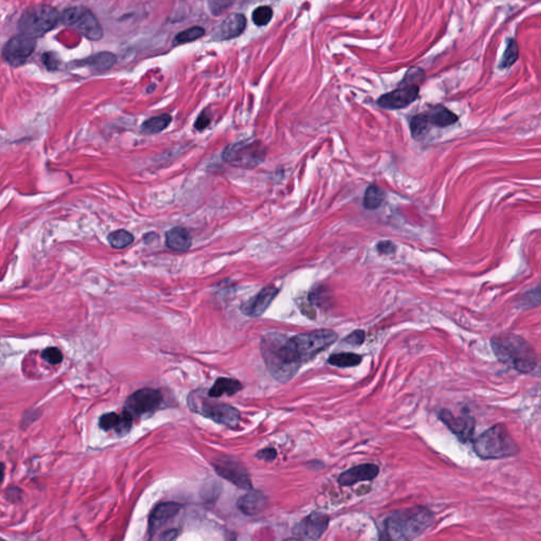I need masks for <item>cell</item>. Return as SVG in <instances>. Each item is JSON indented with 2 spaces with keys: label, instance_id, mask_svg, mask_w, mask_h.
Segmentation results:
<instances>
[{
  "label": "cell",
  "instance_id": "cell-1",
  "mask_svg": "<svg viewBox=\"0 0 541 541\" xmlns=\"http://www.w3.org/2000/svg\"><path fill=\"white\" fill-rule=\"evenodd\" d=\"M261 354L270 375L280 382H287L302 364L291 338L270 332L261 339Z\"/></svg>",
  "mask_w": 541,
  "mask_h": 541
},
{
  "label": "cell",
  "instance_id": "cell-2",
  "mask_svg": "<svg viewBox=\"0 0 541 541\" xmlns=\"http://www.w3.org/2000/svg\"><path fill=\"white\" fill-rule=\"evenodd\" d=\"M496 358L502 364L520 373L533 372L538 367V355L533 346L518 334H498L491 338Z\"/></svg>",
  "mask_w": 541,
  "mask_h": 541
},
{
  "label": "cell",
  "instance_id": "cell-3",
  "mask_svg": "<svg viewBox=\"0 0 541 541\" xmlns=\"http://www.w3.org/2000/svg\"><path fill=\"white\" fill-rule=\"evenodd\" d=\"M433 513L424 506L406 508L390 515L384 523V537L390 540H412L431 529Z\"/></svg>",
  "mask_w": 541,
  "mask_h": 541
},
{
  "label": "cell",
  "instance_id": "cell-4",
  "mask_svg": "<svg viewBox=\"0 0 541 541\" xmlns=\"http://www.w3.org/2000/svg\"><path fill=\"white\" fill-rule=\"evenodd\" d=\"M473 446L474 454L482 460L512 458L520 452V448L503 424L494 425L474 438Z\"/></svg>",
  "mask_w": 541,
  "mask_h": 541
},
{
  "label": "cell",
  "instance_id": "cell-5",
  "mask_svg": "<svg viewBox=\"0 0 541 541\" xmlns=\"http://www.w3.org/2000/svg\"><path fill=\"white\" fill-rule=\"evenodd\" d=\"M61 16L48 4H36L25 8L18 21L19 31L32 38H40L55 29Z\"/></svg>",
  "mask_w": 541,
  "mask_h": 541
},
{
  "label": "cell",
  "instance_id": "cell-6",
  "mask_svg": "<svg viewBox=\"0 0 541 541\" xmlns=\"http://www.w3.org/2000/svg\"><path fill=\"white\" fill-rule=\"evenodd\" d=\"M267 156V148L258 139H244L229 144L222 152L225 163L239 169H252L261 165Z\"/></svg>",
  "mask_w": 541,
  "mask_h": 541
},
{
  "label": "cell",
  "instance_id": "cell-7",
  "mask_svg": "<svg viewBox=\"0 0 541 541\" xmlns=\"http://www.w3.org/2000/svg\"><path fill=\"white\" fill-rule=\"evenodd\" d=\"M188 407L193 412L210 418L218 424L229 428H236L240 422V414L233 406L212 403L199 396V392H194L188 399Z\"/></svg>",
  "mask_w": 541,
  "mask_h": 541
},
{
  "label": "cell",
  "instance_id": "cell-8",
  "mask_svg": "<svg viewBox=\"0 0 541 541\" xmlns=\"http://www.w3.org/2000/svg\"><path fill=\"white\" fill-rule=\"evenodd\" d=\"M338 334L332 330H315L291 338L302 363L307 362L336 343Z\"/></svg>",
  "mask_w": 541,
  "mask_h": 541
},
{
  "label": "cell",
  "instance_id": "cell-9",
  "mask_svg": "<svg viewBox=\"0 0 541 541\" xmlns=\"http://www.w3.org/2000/svg\"><path fill=\"white\" fill-rule=\"evenodd\" d=\"M61 21L66 27L73 28L90 40H100L103 38V29L96 15L83 6L70 8L64 11Z\"/></svg>",
  "mask_w": 541,
  "mask_h": 541
},
{
  "label": "cell",
  "instance_id": "cell-10",
  "mask_svg": "<svg viewBox=\"0 0 541 541\" xmlns=\"http://www.w3.org/2000/svg\"><path fill=\"white\" fill-rule=\"evenodd\" d=\"M162 402L163 397L160 390L144 388L134 392L126 400L123 410L132 414V418H137L144 414H154L160 409Z\"/></svg>",
  "mask_w": 541,
  "mask_h": 541
},
{
  "label": "cell",
  "instance_id": "cell-11",
  "mask_svg": "<svg viewBox=\"0 0 541 541\" xmlns=\"http://www.w3.org/2000/svg\"><path fill=\"white\" fill-rule=\"evenodd\" d=\"M35 47V38L21 33L6 42L2 50V57L8 65L19 67L31 57Z\"/></svg>",
  "mask_w": 541,
  "mask_h": 541
},
{
  "label": "cell",
  "instance_id": "cell-12",
  "mask_svg": "<svg viewBox=\"0 0 541 541\" xmlns=\"http://www.w3.org/2000/svg\"><path fill=\"white\" fill-rule=\"evenodd\" d=\"M439 418L446 427L458 438L462 443L474 440L476 420L472 414L463 412L460 416H455L448 409H442L439 412Z\"/></svg>",
  "mask_w": 541,
  "mask_h": 541
},
{
  "label": "cell",
  "instance_id": "cell-13",
  "mask_svg": "<svg viewBox=\"0 0 541 541\" xmlns=\"http://www.w3.org/2000/svg\"><path fill=\"white\" fill-rule=\"evenodd\" d=\"M328 525L329 517L327 515L312 513L293 528V535L298 540H317L325 533Z\"/></svg>",
  "mask_w": 541,
  "mask_h": 541
},
{
  "label": "cell",
  "instance_id": "cell-14",
  "mask_svg": "<svg viewBox=\"0 0 541 541\" xmlns=\"http://www.w3.org/2000/svg\"><path fill=\"white\" fill-rule=\"evenodd\" d=\"M418 92L420 87L418 85H405L382 96L377 101V105L390 110L405 108L418 98Z\"/></svg>",
  "mask_w": 541,
  "mask_h": 541
},
{
  "label": "cell",
  "instance_id": "cell-15",
  "mask_svg": "<svg viewBox=\"0 0 541 541\" xmlns=\"http://www.w3.org/2000/svg\"><path fill=\"white\" fill-rule=\"evenodd\" d=\"M215 471L225 480L244 489H252L250 476L244 467L233 460H221L214 465Z\"/></svg>",
  "mask_w": 541,
  "mask_h": 541
},
{
  "label": "cell",
  "instance_id": "cell-16",
  "mask_svg": "<svg viewBox=\"0 0 541 541\" xmlns=\"http://www.w3.org/2000/svg\"><path fill=\"white\" fill-rule=\"evenodd\" d=\"M181 510V506L177 502H163L159 504L152 511L148 523V532L149 537L152 538L154 534L169 521L173 520L178 513Z\"/></svg>",
  "mask_w": 541,
  "mask_h": 541
},
{
  "label": "cell",
  "instance_id": "cell-17",
  "mask_svg": "<svg viewBox=\"0 0 541 541\" xmlns=\"http://www.w3.org/2000/svg\"><path fill=\"white\" fill-rule=\"evenodd\" d=\"M277 294H278V289L277 287H273V285L265 287L255 297H253L252 300L244 302L240 310L246 317H261L269 308L270 304H272Z\"/></svg>",
  "mask_w": 541,
  "mask_h": 541
},
{
  "label": "cell",
  "instance_id": "cell-18",
  "mask_svg": "<svg viewBox=\"0 0 541 541\" xmlns=\"http://www.w3.org/2000/svg\"><path fill=\"white\" fill-rule=\"evenodd\" d=\"M134 420L132 414L123 410L122 414L108 412V414H103L98 420V425L103 431H113L117 435H123L130 433Z\"/></svg>",
  "mask_w": 541,
  "mask_h": 541
},
{
  "label": "cell",
  "instance_id": "cell-19",
  "mask_svg": "<svg viewBox=\"0 0 541 541\" xmlns=\"http://www.w3.org/2000/svg\"><path fill=\"white\" fill-rule=\"evenodd\" d=\"M246 19L242 14H232L219 25L212 34V40L217 42L237 38L246 29Z\"/></svg>",
  "mask_w": 541,
  "mask_h": 541
},
{
  "label": "cell",
  "instance_id": "cell-20",
  "mask_svg": "<svg viewBox=\"0 0 541 541\" xmlns=\"http://www.w3.org/2000/svg\"><path fill=\"white\" fill-rule=\"evenodd\" d=\"M379 467L375 465H363L343 472L338 477L339 484L350 486L360 481L373 480L379 474Z\"/></svg>",
  "mask_w": 541,
  "mask_h": 541
},
{
  "label": "cell",
  "instance_id": "cell-21",
  "mask_svg": "<svg viewBox=\"0 0 541 541\" xmlns=\"http://www.w3.org/2000/svg\"><path fill=\"white\" fill-rule=\"evenodd\" d=\"M165 244L167 248L175 252H188L192 248V235L186 227H175L165 234Z\"/></svg>",
  "mask_w": 541,
  "mask_h": 541
},
{
  "label": "cell",
  "instance_id": "cell-22",
  "mask_svg": "<svg viewBox=\"0 0 541 541\" xmlns=\"http://www.w3.org/2000/svg\"><path fill=\"white\" fill-rule=\"evenodd\" d=\"M268 500L261 491H249L237 502L238 508L248 516H255L267 508Z\"/></svg>",
  "mask_w": 541,
  "mask_h": 541
},
{
  "label": "cell",
  "instance_id": "cell-23",
  "mask_svg": "<svg viewBox=\"0 0 541 541\" xmlns=\"http://www.w3.org/2000/svg\"><path fill=\"white\" fill-rule=\"evenodd\" d=\"M431 126L435 127L445 128L448 126L454 125L458 122L459 118L456 113L450 111L446 107L442 105L431 107V110L427 113Z\"/></svg>",
  "mask_w": 541,
  "mask_h": 541
},
{
  "label": "cell",
  "instance_id": "cell-24",
  "mask_svg": "<svg viewBox=\"0 0 541 541\" xmlns=\"http://www.w3.org/2000/svg\"><path fill=\"white\" fill-rule=\"evenodd\" d=\"M242 389V384L237 380L229 377H220L215 382L214 385L208 390L210 398H220L223 394L233 396Z\"/></svg>",
  "mask_w": 541,
  "mask_h": 541
},
{
  "label": "cell",
  "instance_id": "cell-25",
  "mask_svg": "<svg viewBox=\"0 0 541 541\" xmlns=\"http://www.w3.org/2000/svg\"><path fill=\"white\" fill-rule=\"evenodd\" d=\"M171 115L169 113H164V115H156V117L150 118V119L146 120L141 126L142 134L152 135L160 134L163 130H166L169 127V124L171 123Z\"/></svg>",
  "mask_w": 541,
  "mask_h": 541
},
{
  "label": "cell",
  "instance_id": "cell-26",
  "mask_svg": "<svg viewBox=\"0 0 541 541\" xmlns=\"http://www.w3.org/2000/svg\"><path fill=\"white\" fill-rule=\"evenodd\" d=\"M540 306H541V283L521 294L516 300V308L519 310H530Z\"/></svg>",
  "mask_w": 541,
  "mask_h": 541
},
{
  "label": "cell",
  "instance_id": "cell-27",
  "mask_svg": "<svg viewBox=\"0 0 541 541\" xmlns=\"http://www.w3.org/2000/svg\"><path fill=\"white\" fill-rule=\"evenodd\" d=\"M115 61H117V59H115L113 53L102 52L93 55V57H90L89 59H85V61L81 62L79 64L88 66V67L94 69V70L105 71L113 67L115 64Z\"/></svg>",
  "mask_w": 541,
  "mask_h": 541
},
{
  "label": "cell",
  "instance_id": "cell-28",
  "mask_svg": "<svg viewBox=\"0 0 541 541\" xmlns=\"http://www.w3.org/2000/svg\"><path fill=\"white\" fill-rule=\"evenodd\" d=\"M107 240H108L109 244H110L113 249L122 250V249L128 248V246H132V244H134L135 236L132 235L130 232L121 229L111 232V233L107 236Z\"/></svg>",
  "mask_w": 541,
  "mask_h": 541
},
{
  "label": "cell",
  "instance_id": "cell-29",
  "mask_svg": "<svg viewBox=\"0 0 541 541\" xmlns=\"http://www.w3.org/2000/svg\"><path fill=\"white\" fill-rule=\"evenodd\" d=\"M384 199H385V194H384L383 190L379 186L371 184L365 192L363 204L367 210H377L384 203Z\"/></svg>",
  "mask_w": 541,
  "mask_h": 541
},
{
  "label": "cell",
  "instance_id": "cell-30",
  "mask_svg": "<svg viewBox=\"0 0 541 541\" xmlns=\"http://www.w3.org/2000/svg\"><path fill=\"white\" fill-rule=\"evenodd\" d=\"M431 124L427 113L414 115L410 121V130L414 139H421L426 135L431 130Z\"/></svg>",
  "mask_w": 541,
  "mask_h": 541
},
{
  "label": "cell",
  "instance_id": "cell-31",
  "mask_svg": "<svg viewBox=\"0 0 541 541\" xmlns=\"http://www.w3.org/2000/svg\"><path fill=\"white\" fill-rule=\"evenodd\" d=\"M328 362L336 367L348 368V367H355L360 365V363L362 362V356L358 355V354L345 352V353L332 354Z\"/></svg>",
  "mask_w": 541,
  "mask_h": 541
},
{
  "label": "cell",
  "instance_id": "cell-32",
  "mask_svg": "<svg viewBox=\"0 0 541 541\" xmlns=\"http://www.w3.org/2000/svg\"><path fill=\"white\" fill-rule=\"evenodd\" d=\"M518 57V44H517V42L515 40H508V46H506V51H504L503 55H502L501 62H500L499 64V68L503 70V69H508L512 67V66L516 63Z\"/></svg>",
  "mask_w": 541,
  "mask_h": 541
},
{
  "label": "cell",
  "instance_id": "cell-33",
  "mask_svg": "<svg viewBox=\"0 0 541 541\" xmlns=\"http://www.w3.org/2000/svg\"><path fill=\"white\" fill-rule=\"evenodd\" d=\"M204 33H205V31H204L203 28H190V29L184 30V31L178 33V35L176 36L175 40H173V42H175L176 45L186 44V42H194V40H199V38H203Z\"/></svg>",
  "mask_w": 541,
  "mask_h": 541
},
{
  "label": "cell",
  "instance_id": "cell-34",
  "mask_svg": "<svg viewBox=\"0 0 541 541\" xmlns=\"http://www.w3.org/2000/svg\"><path fill=\"white\" fill-rule=\"evenodd\" d=\"M273 17V10L268 6H261L255 8L253 12L252 18L255 25L258 27H263L270 23Z\"/></svg>",
  "mask_w": 541,
  "mask_h": 541
},
{
  "label": "cell",
  "instance_id": "cell-35",
  "mask_svg": "<svg viewBox=\"0 0 541 541\" xmlns=\"http://www.w3.org/2000/svg\"><path fill=\"white\" fill-rule=\"evenodd\" d=\"M42 360L50 365H59L63 362V353L57 347H49L42 351Z\"/></svg>",
  "mask_w": 541,
  "mask_h": 541
},
{
  "label": "cell",
  "instance_id": "cell-36",
  "mask_svg": "<svg viewBox=\"0 0 541 541\" xmlns=\"http://www.w3.org/2000/svg\"><path fill=\"white\" fill-rule=\"evenodd\" d=\"M235 0H208L210 13L215 16L223 14L227 8L233 6Z\"/></svg>",
  "mask_w": 541,
  "mask_h": 541
},
{
  "label": "cell",
  "instance_id": "cell-37",
  "mask_svg": "<svg viewBox=\"0 0 541 541\" xmlns=\"http://www.w3.org/2000/svg\"><path fill=\"white\" fill-rule=\"evenodd\" d=\"M424 76V71L421 70V69H410V70H408L407 74L405 75L403 84H404V85H418L416 83H418V81L420 83L421 81H423Z\"/></svg>",
  "mask_w": 541,
  "mask_h": 541
},
{
  "label": "cell",
  "instance_id": "cell-38",
  "mask_svg": "<svg viewBox=\"0 0 541 541\" xmlns=\"http://www.w3.org/2000/svg\"><path fill=\"white\" fill-rule=\"evenodd\" d=\"M210 121H212V115H210L208 109H205V110H203V113H200V115L197 118L196 123H195V128H196L198 132H203V130H206V128L210 126Z\"/></svg>",
  "mask_w": 541,
  "mask_h": 541
},
{
  "label": "cell",
  "instance_id": "cell-39",
  "mask_svg": "<svg viewBox=\"0 0 541 541\" xmlns=\"http://www.w3.org/2000/svg\"><path fill=\"white\" fill-rule=\"evenodd\" d=\"M365 332L362 330H356L345 338V343L351 346H360L364 343Z\"/></svg>",
  "mask_w": 541,
  "mask_h": 541
},
{
  "label": "cell",
  "instance_id": "cell-40",
  "mask_svg": "<svg viewBox=\"0 0 541 541\" xmlns=\"http://www.w3.org/2000/svg\"><path fill=\"white\" fill-rule=\"evenodd\" d=\"M276 450H273V448H266V450H261L256 456L257 458L261 459V460L270 462V461H273L276 458Z\"/></svg>",
  "mask_w": 541,
  "mask_h": 541
},
{
  "label": "cell",
  "instance_id": "cell-41",
  "mask_svg": "<svg viewBox=\"0 0 541 541\" xmlns=\"http://www.w3.org/2000/svg\"><path fill=\"white\" fill-rule=\"evenodd\" d=\"M377 249L380 253H382V254H392V253L394 252L396 246H394V244H392V242L382 241L377 244Z\"/></svg>",
  "mask_w": 541,
  "mask_h": 541
},
{
  "label": "cell",
  "instance_id": "cell-42",
  "mask_svg": "<svg viewBox=\"0 0 541 541\" xmlns=\"http://www.w3.org/2000/svg\"><path fill=\"white\" fill-rule=\"evenodd\" d=\"M179 535V531L177 529L169 530V531L164 532L163 535L161 536L162 540H176Z\"/></svg>",
  "mask_w": 541,
  "mask_h": 541
}]
</instances>
